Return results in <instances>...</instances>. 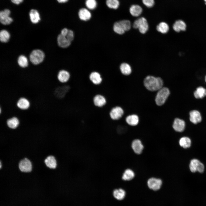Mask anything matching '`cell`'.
<instances>
[{
	"label": "cell",
	"instance_id": "d6986e66",
	"mask_svg": "<svg viewBox=\"0 0 206 206\" xmlns=\"http://www.w3.org/2000/svg\"><path fill=\"white\" fill-rule=\"evenodd\" d=\"M19 119L16 116H13L8 118L6 121V124L9 128L15 129L17 128L19 124Z\"/></svg>",
	"mask_w": 206,
	"mask_h": 206
},
{
	"label": "cell",
	"instance_id": "d4e9b609",
	"mask_svg": "<svg viewBox=\"0 0 206 206\" xmlns=\"http://www.w3.org/2000/svg\"><path fill=\"white\" fill-rule=\"evenodd\" d=\"M120 68L122 73L125 75H129L132 72V69L130 66L126 63H123L121 64Z\"/></svg>",
	"mask_w": 206,
	"mask_h": 206
},
{
	"label": "cell",
	"instance_id": "8d00e7d4",
	"mask_svg": "<svg viewBox=\"0 0 206 206\" xmlns=\"http://www.w3.org/2000/svg\"><path fill=\"white\" fill-rule=\"evenodd\" d=\"M142 2L144 5L149 8L153 7L154 3V0H142Z\"/></svg>",
	"mask_w": 206,
	"mask_h": 206
},
{
	"label": "cell",
	"instance_id": "5bb4252c",
	"mask_svg": "<svg viewBox=\"0 0 206 206\" xmlns=\"http://www.w3.org/2000/svg\"><path fill=\"white\" fill-rule=\"evenodd\" d=\"M30 102L29 100L24 97L19 98L16 103V105L19 109L25 110L29 108L30 106Z\"/></svg>",
	"mask_w": 206,
	"mask_h": 206
},
{
	"label": "cell",
	"instance_id": "ee69618b",
	"mask_svg": "<svg viewBox=\"0 0 206 206\" xmlns=\"http://www.w3.org/2000/svg\"><path fill=\"white\" fill-rule=\"evenodd\" d=\"M205 82H206V76H205Z\"/></svg>",
	"mask_w": 206,
	"mask_h": 206
},
{
	"label": "cell",
	"instance_id": "7c38bea8",
	"mask_svg": "<svg viewBox=\"0 0 206 206\" xmlns=\"http://www.w3.org/2000/svg\"><path fill=\"white\" fill-rule=\"evenodd\" d=\"M185 123L183 120L176 118L174 120L173 127L174 130L177 132H181L184 130Z\"/></svg>",
	"mask_w": 206,
	"mask_h": 206
},
{
	"label": "cell",
	"instance_id": "4dcf8cb0",
	"mask_svg": "<svg viewBox=\"0 0 206 206\" xmlns=\"http://www.w3.org/2000/svg\"><path fill=\"white\" fill-rule=\"evenodd\" d=\"M135 176L134 172L132 170L128 169L125 170L122 176V179L125 181H129L133 178Z\"/></svg>",
	"mask_w": 206,
	"mask_h": 206
},
{
	"label": "cell",
	"instance_id": "4fadbf2b",
	"mask_svg": "<svg viewBox=\"0 0 206 206\" xmlns=\"http://www.w3.org/2000/svg\"><path fill=\"white\" fill-rule=\"evenodd\" d=\"M190 120L194 124H197L200 122L202 120L201 114L198 111L194 110L189 113Z\"/></svg>",
	"mask_w": 206,
	"mask_h": 206
},
{
	"label": "cell",
	"instance_id": "e0dca14e",
	"mask_svg": "<svg viewBox=\"0 0 206 206\" xmlns=\"http://www.w3.org/2000/svg\"><path fill=\"white\" fill-rule=\"evenodd\" d=\"M80 19L83 21H87L89 20L91 17V14L87 9L82 8L80 9L78 13Z\"/></svg>",
	"mask_w": 206,
	"mask_h": 206
},
{
	"label": "cell",
	"instance_id": "ac0fdd59",
	"mask_svg": "<svg viewBox=\"0 0 206 206\" xmlns=\"http://www.w3.org/2000/svg\"><path fill=\"white\" fill-rule=\"evenodd\" d=\"M132 147L136 153L140 154L142 153L144 148V146L140 140L136 139L132 142Z\"/></svg>",
	"mask_w": 206,
	"mask_h": 206
},
{
	"label": "cell",
	"instance_id": "60d3db41",
	"mask_svg": "<svg viewBox=\"0 0 206 206\" xmlns=\"http://www.w3.org/2000/svg\"><path fill=\"white\" fill-rule=\"evenodd\" d=\"M11 2L13 3L19 5L23 1V0H11Z\"/></svg>",
	"mask_w": 206,
	"mask_h": 206
},
{
	"label": "cell",
	"instance_id": "83f0119b",
	"mask_svg": "<svg viewBox=\"0 0 206 206\" xmlns=\"http://www.w3.org/2000/svg\"><path fill=\"white\" fill-rule=\"evenodd\" d=\"M179 144L181 147L185 148H187L191 146V141L189 137H183L180 139Z\"/></svg>",
	"mask_w": 206,
	"mask_h": 206
},
{
	"label": "cell",
	"instance_id": "f6af8a7d",
	"mask_svg": "<svg viewBox=\"0 0 206 206\" xmlns=\"http://www.w3.org/2000/svg\"><path fill=\"white\" fill-rule=\"evenodd\" d=\"M206 2V0H204Z\"/></svg>",
	"mask_w": 206,
	"mask_h": 206
},
{
	"label": "cell",
	"instance_id": "603a6c76",
	"mask_svg": "<svg viewBox=\"0 0 206 206\" xmlns=\"http://www.w3.org/2000/svg\"><path fill=\"white\" fill-rule=\"evenodd\" d=\"M142 9L138 5H133L130 7L129 11L131 14L134 17L139 16L142 12Z\"/></svg>",
	"mask_w": 206,
	"mask_h": 206
},
{
	"label": "cell",
	"instance_id": "ffe728a7",
	"mask_svg": "<svg viewBox=\"0 0 206 206\" xmlns=\"http://www.w3.org/2000/svg\"><path fill=\"white\" fill-rule=\"evenodd\" d=\"M44 163L46 166L49 169H55L57 167L56 160L52 155L47 156L44 160Z\"/></svg>",
	"mask_w": 206,
	"mask_h": 206
},
{
	"label": "cell",
	"instance_id": "cb8c5ba5",
	"mask_svg": "<svg viewBox=\"0 0 206 206\" xmlns=\"http://www.w3.org/2000/svg\"><path fill=\"white\" fill-rule=\"evenodd\" d=\"M128 124L132 126L136 125L138 123L139 119L137 115L132 114L128 116L126 118Z\"/></svg>",
	"mask_w": 206,
	"mask_h": 206
},
{
	"label": "cell",
	"instance_id": "277c9868",
	"mask_svg": "<svg viewBox=\"0 0 206 206\" xmlns=\"http://www.w3.org/2000/svg\"><path fill=\"white\" fill-rule=\"evenodd\" d=\"M135 29H138L139 32L144 34L148 29V25L146 19L144 17H141L135 20L133 24Z\"/></svg>",
	"mask_w": 206,
	"mask_h": 206
},
{
	"label": "cell",
	"instance_id": "30bf717a",
	"mask_svg": "<svg viewBox=\"0 0 206 206\" xmlns=\"http://www.w3.org/2000/svg\"><path fill=\"white\" fill-rule=\"evenodd\" d=\"M162 184V180L159 179L151 178L147 181V185L148 187L154 191L159 190Z\"/></svg>",
	"mask_w": 206,
	"mask_h": 206
},
{
	"label": "cell",
	"instance_id": "9c48e42d",
	"mask_svg": "<svg viewBox=\"0 0 206 206\" xmlns=\"http://www.w3.org/2000/svg\"><path fill=\"white\" fill-rule=\"evenodd\" d=\"M92 101L94 105L95 106L100 108L103 107L107 103L105 97L100 94H96L94 96L92 99Z\"/></svg>",
	"mask_w": 206,
	"mask_h": 206
},
{
	"label": "cell",
	"instance_id": "b9f144b4",
	"mask_svg": "<svg viewBox=\"0 0 206 206\" xmlns=\"http://www.w3.org/2000/svg\"><path fill=\"white\" fill-rule=\"evenodd\" d=\"M59 3H63L67 2L68 0H57Z\"/></svg>",
	"mask_w": 206,
	"mask_h": 206
},
{
	"label": "cell",
	"instance_id": "7bdbcfd3",
	"mask_svg": "<svg viewBox=\"0 0 206 206\" xmlns=\"http://www.w3.org/2000/svg\"><path fill=\"white\" fill-rule=\"evenodd\" d=\"M0 168L1 169V162L0 161Z\"/></svg>",
	"mask_w": 206,
	"mask_h": 206
},
{
	"label": "cell",
	"instance_id": "7a4b0ae2",
	"mask_svg": "<svg viewBox=\"0 0 206 206\" xmlns=\"http://www.w3.org/2000/svg\"><path fill=\"white\" fill-rule=\"evenodd\" d=\"M170 93L169 89L166 87H162L158 90L155 99L156 104L159 106L163 105L169 96Z\"/></svg>",
	"mask_w": 206,
	"mask_h": 206
},
{
	"label": "cell",
	"instance_id": "2e32d148",
	"mask_svg": "<svg viewBox=\"0 0 206 206\" xmlns=\"http://www.w3.org/2000/svg\"><path fill=\"white\" fill-rule=\"evenodd\" d=\"M57 40L58 46L63 48H66L69 47L71 43V42L69 41L66 36L61 34L58 35Z\"/></svg>",
	"mask_w": 206,
	"mask_h": 206
},
{
	"label": "cell",
	"instance_id": "e575fe53",
	"mask_svg": "<svg viewBox=\"0 0 206 206\" xmlns=\"http://www.w3.org/2000/svg\"><path fill=\"white\" fill-rule=\"evenodd\" d=\"M85 5L88 9L93 10L96 7L97 3L96 0H86Z\"/></svg>",
	"mask_w": 206,
	"mask_h": 206
},
{
	"label": "cell",
	"instance_id": "f35d334b",
	"mask_svg": "<svg viewBox=\"0 0 206 206\" xmlns=\"http://www.w3.org/2000/svg\"><path fill=\"white\" fill-rule=\"evenodd\" d=\"M68 29L66 28H64L62 29L61 31V34L62 35L66 36L68 33Z\"/></svg>",
	"mask_w": 206,
	"mask_h": 206
},
{
	"label": "cell",
	"instance_id": "5b68a950",
	"mask_svg": "<svg viewBox=\"0 0 206 206\" xmlns=\"http://www.w3.org/2000/svg\"><path fill=\"white\" fill-rule=\"evenodd\" d=\"M189 167L190 170L193 173L198 171L202 173L204 169V165L196 159H193L191 160Z\"/></svg>",
	"mask_w": 206,
	"mask_h": 206
},
{
	"label": "cell",
	"instance_id": "3957f363",
	"mask_svg": "<svg viewBox=\"0 0 206 206\" xmlns=\"http://www.w3.org/2000/svg\"><path fill=\"white\" fill-rule=\"evenodd\" d=\"M45 57L43 52L40 49H35L31 52L29 56V59L32 63L34 65H37L41 63Z\"/></svg>",
	"mask_w": 206,
	"mask_h": 206
},
{
	"label": "cell",
	"instance_id": "4316f807",
	"mask_svg": "<svg viewBox=\"0 0 206 206\" xmlns=\"http://www.w3.org/2000/svg\"><path fill=\"white\" fill-rule=\"evenodd\" d=\"M157 30L163 34L167 33L169 31V27L168 24L165 22L160 23L156 27Z\"/></svg>",
	"mask_w": 206,
	"mask_h": 206
},
{
	"label": "cell",
	"instance_id": "ba28073f",
	"mask_svg": "<svg viewBox=\"0 0 206 206\" xmlns=\"http://www.w3.org/2000/svg\"><path fill=\"white\" fill-rule=\"evenodd\" d=\"M20 170L23 172H31L32 169V165L30 161L27 158L21 160L19 163Z\"/></svg>",
	"mask_w": 206,
	"mask_h": 206
},
{
	"label": "cell",
	"instance_id": "6da1fadb",
	"mask_svg": "<svg viewBox=\"0 0 206 206\" xmlns=\"http://www.w3.org/2000/svg\"><path fill=\"white\" fill-rule=\"evenodd\" d=\"M144 84L147 90L154 91L158 90L163 87V82L160 77L148 76L144 79Z\"/></svg>",
	"mask_w": 206,
	"mask_h": 206
},
{
	"label": "cell",
	"instance_id": "7402d4cb",
	"mask_svg": "<svg viewBox=\"0 0 206 206\" xmlns=\"http://www.w3.org/2000/svg\"><path fill=\"white\" fill-rule=\"evenodd\" d=\"M173 28L177 32H179L181 31H184L186 30V25L182 20H177L173 25Z\"/></svg>",
	"mask_w": 206,
	"mask_h": 206
},
{
	"label": "cell",
	"instance_id": "1f68e13d",
	"mask_svg": "<svg viewBox=\"0 0 206 206\" xmlns=\"http://www.w3.org/2000/svg\"><path fill=\"white\" fill-rule=\"evenodd\" d=\"M10 35L5 29H2L0 31V40L3 43L7 42L9 40Z\"/></svg>",
	"mask_w": 206,
	"mask_h": 206
},
{
	"label": "cell",
	"instance_id": "44dd1931",
	"mask_svg": "<svg viewBox=\"0 0 206 206\" xmlns=\"http://www.w3.org/2000/svg\"><path fill=\"white\" fill-rule=\"evenodd\" d=\"M29 16L31 21L33 23H38L40 20L39 13L36 9H31L29 13Z\"/></svg>",
	"mask_w": 206,
	"mask_h": 206
},
{
	"label": "cell",
	"instance_id": "484cf974",
	"mask_svg": "<svg viewBox=\"0 0 206 206\" xmlns=\"http://www.w3.org/2000/svg\"><path fill=\"white\" fill-rule=\"evenodd\" d=\"M194 95L196 98H202L206 96V89L202 87H199L194 92Z\"/></svg>",
	"mask_w": 206,
	"mask_h": 206
},
{
	"label": "cell",
	"instance_id": "d590c367",
	"mask_svg": "<svg viewBox=\"0 0 206 206\" xmlns=\"http://www.w3.org/2000/svg\"><path fill=\"white\" fill-rule=\"evenodd\" d=\"M119 22L125 31H128L130 29L131 24L129 20H123L119 21Z\"/></svg>",
	"mask_w": 206,
	"mask_h": 206
},
{
	"label": "cell",
	"instance_id": "836d02e7",
	"mask_svg": "<svg viewBox=\"0 0 206 206\" xmlns=\"http://www.w3.org/2000/svg\"><path fill=\"white\" fill-rule=\"evenodd\" d=\"M106 4L110 8L116 9L119 5V2L118 0H106Z\"/></svg>",
	"mask_w": 206,
	"mask_h": 206
},
{
	"label": "cell",
	"instance_id": "8992f818",
	"mask_svg": "<svg viewBox=\"0 0 206 206\" xmlns=\"http://www.w3.org/2000/svg\"><path fill=\"white\" fill-rule=\"evenodd\" d=\"M124 112L122 108L119 106L112 108L110 110L109 115L110 118L114 120H117L122 116Z\"/></svg>",
	"mask_w": 206,
	"mask_h": 206
},
{
	"label": "cell",
	"instance_id": "f1b7e54d",
	"mask_svg": "<svg viewBox=\"0 0 206 206\" xmlns=\"http://www.w3.org/2000/svg\"><path fill=\"white\" fill-rule=\"evenodd\" d=\"M113 195L114 197L116 199L122 200L125 197L126 193L123 189H119L114 190L113 192Z\"/></svg>",
	"mask_w": 206,
	"mask_h": 206
},
{
	"label": "cell",
	"instance_id": "8fae6325",
	"mask_svg": "<svg viewBox=\"0 0 206 206\" xmlns=\"http://www.w3.org/2000/svg\"><path fill=\"white\" fill-rule=\"evenodd\" d=\"M70 78L69 73L65 70H60L57 75V79L60 82L62 83H65L67 82Z\"/></svg>",
	"mask_w": 206,
	"mask_h": 206
},
{
	"label": "cell",
	"instance_id": "ab89813d",
	"mask_svg": "<svg viewBox=\"0 0 206 206\" xmlns=\"http://www.w3.org/2000/svg\"><path fill=\"white\" fill-rule=\"evenodd\" d=\"M125 130V128L121 126H119L117 128V130L119 133H122Z\"/></svg>",
	"mask_w": 206,
	"mask_h": 206
},
{
	"label": "cell",
	"instance_id": "d6a6232c",
	"mask_svg": "<svg viewBox=\"0 0 206 206\" xmlns=\"http://www.w3.org/2000/svg\"><path fill=\"white\" fill-rule=\"evenodd\" d=\"M113 29L115 33L119 34L122 35L125 32L119 21L114 23Z\"/></svg>",
	"mask_w": 206,
	"mask_h": 206
},
{
	"label": "cell",
	"instance_id": "f546056e",
	"mask_svg": "<svg viewBox=\"0 0 206 206\" xmlns=\"http://www.w3.org/2000/svg\"><path fill=\"white\" fill-rule=\"evenodd\" d=\"M17 62L18 65L22 68L27 67L28 64L27 58L23 55H20L18 57Z\"/></svg>",
	"mask_w": 206,
	"mask_h": 206
},
{
	"label": "cell",
	"instance_id": "74e56055",
	"mask_svg": "<svg viewBox=\"0 0 206 206\" xmlns=\"http://www.w3.org/2000/svg\"><path fill=\"white\" fill-rule=\"evenodd\" d=\"M66 38L70 41L73 40L74 37V32L71 30L68 29V33L66 36Z\"/></svg>",
	"mask_w": 206,
	"mask_h": 206
},
{
	"label": "cell",
	"instance_id": "9a60e30c",
	"mask_svg": "<svg viewBox=\"0 0 206 206\" xmlns=\"http://www.w3.org/2000/svg\"><path fill=\"white\" fill-rule=\"evenodd\" d=\"M89 78L91 82L96 85L100 84L102 81L101 75L96 72H91L89 75Z\"/></svg>",
	"mask_w": 206,
	"mask_h": 206
},
{
	"label": "cell",
	"instance_id": "52a82bcc",
	"mask_svg": "<svg viewBox=\"0 0 206 206\" xmlns=\"http://www.w3.org/2000/svg\"><path fill=\"white\" fill-rule=\"evenodd\" d=\"M10 13V11L8 9H5L0 11V21L2 24L9 25L13 21L12 18L9 16Z\"/></svg>",
	"mask_w": 206,
	"mask_h": 206
}]
</instances>
